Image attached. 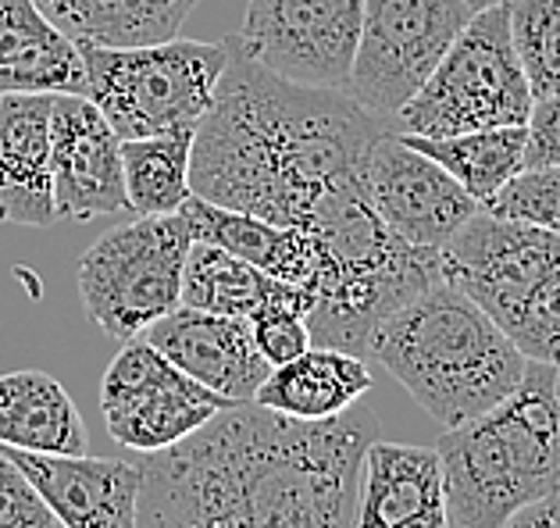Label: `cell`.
<instances>
[{
	"mask_svg": "<svg viewBox=\"0 0 560 528\" xmlns=\"http://www.w3.org/2000/svg\"><path fill=\"white\" fill-rule=\"evenodd\" d=\"M375 436L361 400L322 422L236 403L140 460L136 528H350Z\"/></svg>",
	"mask_w": 560,
	"mask_h": 528,
	"instance_id": "obj_1",
	"label": "cell"
},
{
	"mask_svg": "<svg viewBox=\"0 0 560 528\" xmlns=\"http://www.w3.org/2000/svg\"><path fill=\"white\" fill-rule=\"evenodd\" d=\"M225 72L194 132L189 189L218 208L307 233L325 200L368 175L389 118L343 90L271 75L225 39Z\"/></svg>",
	"mask_w": 560,
	"mask_h": 528,
	"instance_id": "obj_2",
	"label": "cell"
},
{
	"mask_svg": "<svg viewBox=\"0 0 560 528\" xmlns=\"http://www.w3.org/2000/svg\"><path fill=\"white\" fill-rule=\"evenodd\" d=\"M364 361L393 375L440 429L497 408L528 368L511 336L443 279L375 325Z\"/></svg>",
	"mask_w": 560,
	"mask_h": 528,
	"instance_id": "obj_3",
	"label": "cell"
},
{
	"mask_svg": "<svg viewBox=\"0 0 560 528\" xmlns=\"http://www.w3.org/2000/svg\"><path fill=\"white\" fill-rule=\"evenodd\" d=\"M435 450L450 528H503L514 511L560 485L557 368L528 361L511 397L443 429Z\"/></svg>",
	"mask_w": 560,
	"mask_h": 528,
	"instance_id": "obj_4",
	"label": "cell"
},
{
	"mask_svg": "<svg viewBox=\"0 0 560 528\" xmlns=\"http://www.w3.org/2000/svg\"><path fill=\"white\" fill-rule=\"evenodd\" d=\"M440 279L493 318L528 361L560 368V236L478 211L440 250Z\"/></svg>",
	"mask_w": 560,
	"mask_h": 528,
	"instance_id": "obj_5",
	"label": "cell"
},
{
	"mask_svg": "<svg viewBox=\"0 0 560 528\" xmlns=\"http://www.w3.org/2000/svg\"><path fill=\"white\" fill-rule=\"evenodd\" d=\"M86 64V97L112 121L118 140L197 132L211 112L225 72V44L165 39L147 47L79 44Z\"/></svg>",
	"mask_w": 560,
	"mask_h": 528,
	"instance_id": "obj_6",
	"label": "cell"
},
{
	"mask_svg": "<svg viewBox=\"0 0 560 528\" xmlns=\"http://www.w3.org/2000/svg\"><path fill=\"white\" fill-rule=\"evenodd\" d=\"M528 79L517 61L508 4L475 11L435 72L393 118L396 132L457 137V132L525 126L532 115Z\"/></svg>",
	"mask_w": 560,
	"mask_h": 528,
	"instance_id": "obj_7",
	"label": "cell"
},
{
	"mask_svg": "<svg viewBox=\"0 0 560 528\" xmlns=\"http://www.w3.org/2000/svg\"><path fill=\"white\" fill-rule=\"evenodd\" d=\"M194 247L183 214H136L104 233L79 261L86 318L126 343L183 304V272Z\"/></svg>",
	"mask_w": 560,
	"mask_h": 528,
	"instance_id": "obj_8",
	"label": "cell"
},
{
	"mask_svg": "<svg viewBox=\"0 0 560 528\" xmlns=\"http://www.w3.org/2000/svg\"><path fill=\"white\" fill-rule=\"evenodd\" d=\"M464 0H364L347 93L372 115L396 118L468 25Z\"/></svg>",
	"mask_w": 560,
	"mask_h": 528,
	"instance_id": "obj_9",
	"label": "cell"
},
{
	"mask_svg": "<svg viewBox=\"0 0 560 528\" xmlns=\"http://www.w3.org/2000/svg\"><path fill=\"white\" fill-rule=\"evenodd\" d=\"M236 403L189 378L143 336L126 340L107 364L101 411L112 439L140 454H158L203 429L218 411Z\"/></svg>",
	"mask_w": 560,
	"mask_h": 528,
	"instance_id": "obj_10",
	"label": "cell"
},
{
	"mask_svg": "<svg viewBox=\"0 0 560 528\" xmlns=\"http://www.w3.org/2000/svg\"><path fill=\"white\" fill-rule=\"evenodd\" d=\"M361 19L364 0H247L232 39L271 75L347 93Z\"/></svg>",
	"mask_w": 560,
	"mask_h": 528,
	"instance_id": "obj_11",
	"label": "cell"
},
{
	"mask_svg": "<svg viewBox=\"0 0 560 528\" xmlns=\"http://www.w3.org/2000/svg\"><path fill=\"white\" fill-rule=\"evenodd\" d=\"M368 193L382 222L411 247L440 254L482 204L446 168L415 151L400 132L386 129L368 157Z\"/></svg>",
	"mask_w": 560,
	"mask_h": 528,
	"instance_id": "obj_12",
	"label": "cell"
},
{
	"mask_svg": "<svg viewBox=\"0 0 560 528\" xmlns=\"http://www.w3.org/2000/svg\"><path fill=\"white\" fill-rule=\"evenodd\" d=\"M50 175L58 219L90 222L129 211L121 140L86 93H54Z\"/></svg>",
	"mask_w": 560,
	"mask_h": 528,
	"instance_id": "obj_13",
	"label": "cell"
},
{
	"mask_svg": "<svg viewBox=\"0 0 560 528\" xmlns=\"http://www.w3.org/2000/svg\"><path fill=\"white\" fill-rule=\"evenodd\" d=\"M175 368L197 378L229 403H254L257 389L271 375L268 357L257 350L250 318L214 315V310L175 307L143 332Z\"/></svg>",
	"mask_w": 560,
	"mask_h": 528,
	"instance_id": "obj_14",
	"label": "cell"
},
{
	"mask_svg": "<svg viewBox=\"0 0 560 528\" xmlns=\"http://www.w3.org/2000/svg\"><path fill=\"white\" fill-rule=\"evenodd\" d=\"M8 454L44 496L58 528H136L143 465L86 454Z\"/></svg>",
	"mask_w": 560,
	"mask_h": 528,
	"instance_id": "obj_15",
	"label": "cell"
},
{
	"mask_svg": "<svg viewBox=\"0 0 560 528\" xmlns=\"http://www.w3.org/2000/svg\"><path fill=\"white\" fill-rule=\"evenodd\" d=\"M179 214L186 219L194 239L243 257V261L261 268L271 279L293 282V286L311 293L314 304L325 301V296L336 290V279H339L336 257L318 236L300 233V228H290V225L254 219V214H243L232 208H218L197 193H189Z\"/></svg>",
	"mask_w": 560,
	"mask_h": 528,
	"instance_id": "obj_16",
	"label": "cell"
},
{
	"mask_svg": "<svg viewBox=\"0 0 560 528\" xmlns=\"http://www.w3.org/2000/svg\"><path fill=\"white\" fill-rule=\"evenodd\" d=\"M54 93H0V222L47 228L58 222L50 175Z\"/></svg>",
	"mask_w": 560,
	"mask_h": 528,
	"instance_id": "obj_17",
	"label": "cell"
},
{
	"mask_svg": "<svg viewBox=\"0 0 560 528\" xmlns=\"http://www.w3.org/2000/svg\"><path fill=\"white\" fill-rule=\"evenodd\" d=\"M0 93H86L79 44L36 0H0Z\"/></svg>",
	"mask_w": 560,
	"mask_h": 528,
	"instance_id": "obj_18",
	"label": "cell"
},
{
	"mask_svg": "<svg viewBox=\"0 0 560 528\" xmlns=\"http://www.w3.org/2000/svg\"><path fill=\"white\" fill-rule=\"evenodd\" d=\"M368 389H372V364L364 357L311 343L300 357L271 368L254 403L300 422H322L353 408Z\"/></svg>",
	"mask_w": 560,
	"mask_h": 528,
	"instance_id": "obj_19",
	"label": "cell"
},
{
	"mask_svg": "<svg viewBox=\"0 0 560 528\" xmlns=\"http://www.w3.org/2000/svg\"><path fill=\"white\" fill-rule=\"evenodd\" d=\"M0 446L25 454H86L90 436L58 378L11 372L0 375Z\"/></svg>",
	"mask_w": 560,
	"mask_h": 528,
	"instance_id": "obj_20",
	"label": "cell"
},
{
	"mask_svg": "<svg viewBox=\"0 0 560 528\" xmlns=\"http://www.w3.org/2000/svg\"><path fill=\"white\" fill-rule=\"evenodd\" d=\"M440 507H446L440 450L407 443H382L378 436L368 443L353 514L393 528Z\"/></svg>",
	"mask_w": 560,
	"mask_h": 528,
	"instance_id": "obj_21",
	"label": "cell"
},
{
	"mask_svg": "<svg viewBox=\"0 0 560 528\" xmlns=\"http://www.w3.org/2000/svg\"><path fill=\"white\" fill-rule=\"evenodd\" d=\"M200 0H36L75 44L147 47L175 39Z\"/></svg>",
	"mask_w": 560,
	"mask_h": 528,
	"instance_id": "obj_22",
	"label": "cell"
},
{
	"mask_svg": "<svg viewBox=\"0 0 560 528\" xmlns=\"http://www.w3.org/2000/svg\"><path fill=\"white\" fill-rule=\"evenodd\" d=\"M400 137L415 151L432 157L435 165L454 175L478 204H486L517 172H525V146H528L525 126L457 132V137H411V132H400Z\"/></svg>",
	"mask_w": 560,
	"mask_h": 528,
	"instance_id": "obj_23",
	"label": "cell"
},
{
	"mask_svg": "<svg viewBox=\"0 0 560 528\" xmlns=\"http://www.w3.org/2000/svg\"><path fill=\"white\" fill-rule=\"evenodd\" d=\"M279 282L282 279H271L243 257L194 239L183 272V307L254 318L268 296L279 290Z\"/></svg>",
	"mask_w": 560,
	"mask_h": 528,
	"instance_id": "obj_24",
	"label": "cell"
},
{
	"mask_svg": "<svg viewBox=\"0 0 560 528\" xmlns=\"http://www.w3.org/2000/svg\"><path fill=\"white\" fill-rule=\"evenodd\" d=\"M189 157H194V132L121 140L129 211L179 214L189 193H194L189 189Z\"/></svg>",
	"mask_w": 560,
	"mask_h": 528,
	"instance_id": "obj_25",
	"label": "cell"
},
{
	"mask_svg": "<svg viewBox=\"0 0 560 528\" xmlns=\"http://www.w3.org/2000/svg\"><path fill=\"white\" fill-rule=\"evenodd\" d=\"M508 22L532 97L560 93V0H508Z\"/></svg>",
	"mask_w": 560,
	"mask_h": 528,
	"instance_id": "obj_26",
	"label": "cell"
},
{
	"mask_svg": "<svg viewBox=\"0 0 560 528\" xmlns=\"http://www.w3.org/2000/svg\"><path fill=\"white\" fill-rule=\"evenodd\" d=\"M311 293L293 286V282H279V290L268 296L265 307L250 318L257 350L268 357L271 368L300 357L304 350L314 343L311 329H307V315H311Z\"/></svg>",
	"mask_w": 560,
	"mask_h": 528,
	"instance_id": "obj_27",
	"label": "cell"
},
{
	"mask_svg": "<svg viewBox=\"0 0 560 528\" xmlns=\"http://www.w3.org/2000/svg\"><path fill=\"white\" fill-rule=\"evenodd\" d=\"M482 211L497 214V219L550 228L560 236V165L517 172L497 197L486 200Z\"/></svg>",
	"mask_w": 560,
	"mask_h": 528,
	"instance_id": "obj_28",
	"label": "cell"
},
{
	"mask_svg": "<svg viewBox=\"0 0 560 528\" xmlns=\"http://www.w3.org/2000/svg\"><path fill=\"white\" fill-rule=\"evenodd\" d=\"M0 528H58L44 496L4 446H0Z\"/></svg>",
	"mask_w": 560,
	"mask_h": 528,
	"instance_id": "obj_29",
	"label": "cell"
},
{
	"mask_svg": "<svg viewBox=\"0 0 560 528\" xmlns=\"http://www.w3.org/2000/svg\"><path fill=\"white\" fill-rule=\"evenodd\" d=\"M525 129H528L525 168L560 165V93H550V97H539L532 104Z\"/></svg>",
	"mask_w": 560,
	"mask_h": 528,
	"instance_id": "obj_30",
	"label": "cell"
},
{
	"mask_svg": "<svg viewBox=\"0 0 560 528\" xmlns=\"http://www.w3.org/2000/svg\"><path fill=\"white\" fill-rule=\"evenodd\" d=\"M503 528H560V485L546 496L532 500L522 511H514Z\"/></svg>",
	"mask_w": 560,
	"mask_h": 528,
	"instance_id": "obj_31",
	"label": "cell"
},
{
	"mask_svg": "<svg viewBox=\"0 0 560 528\" xmlns=\"http://www.w3.org/2000/svg\"><path fill=\"white\" fill-rule=\"evenodd\" d=\"M393 528H450V521H446V507H440V511H425V514H418V518H407V521L393 525Z\"/></svg>",
	"mask_w": 560,
	"mask_h": 528,
	"instance_id": "obj_32",
	"label": "cell"
},
{
	"mask_svg": "<svg viewBox=\"0 0 560 528\" xmlns=\"http://www.w3.org/2000/svg\"><path fill=\"white\" fill-rule=\"evenodd\" d=\"M464 4H468V8H471V15H475V11H486V8L508 4V0H464Z\"/></svg>",
	"mask_w": 560,
	"mask_h": 528,
	"instance_id": "obj_33",
	"label": "cell"
},
{
	"mask_svg": "<svg viewBox=\"0 0 560 528\" xmlns=\"http://www.w3.org/2000/svg\"><path fill=\"white\" fill-rule=\"evenodd\" d=\"M557 392H560V368H557Z\"/></svg>",
	"mask_w": 560,
	"mask_h": 528,
	"instance_id": "obj_34",
	"label": "cell"
}]
</instances>
